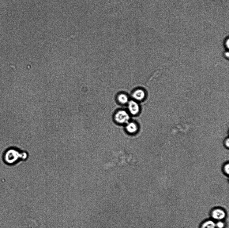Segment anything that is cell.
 Returning a JSON list of instances; mask_svg holds the SVG:
<instances>
[{"label": "cell", "mask_w": 229, "mask_h": 228, "mask_svg": "<svg viewBox=\"0 0 229 228\" xmlns=\"http://www.w3.org/2000/svg\"><path fill=\"white\" fill-rule=\"evenodd\" d=\"M28 157L29 154L27 152H20L15 149H11L7 151L5 154V159L7 163L13 164L19 160L25 161Z\"/></svg>", "instance_id": "6da1fadb"}, {"label": "cell", "mask_w": 229, "mask_h": 228, "mask_svg": "<svg viewBox=\"0 0 229 228\" xmlns=\"http://www.w3.org/2000/svg\"><path fill=\"white\" fill-rule=\"evenodd\" d=\"M129 119V114L124 110L118 111L115 115V121L120 124L128 123Z\"/></svg>", "instance_id": "7a4b0ae2"}, {"label": "cell", "mask_w": 229, "mask_h": 228, "mask_svg": "<svg viewBox=\"0 0 229 228\" xmlns=\"http://www.w3.org/2000/svg\"><path fill=\"white\" fill-rule=\"evenodd\" d=\"M226 213L224 210L220 208H217L213 210L211 212L212 218L217 220L223 219L226 217Z\"/></svg>", "instance_id": "3957f363"}, {"label": "cell", "mask_w": 229, "mask_h": 228, "mask_svg": "<svg viewBox=\"0 0 229 228\" xmlns=\"http://www.w3.org/2000/svg\"><path fill=\"white\" fill-rule=\"evenodd\" d=\"M129 108L130 113L134 115L138 114L140 110V108L138 104L133 101H131L130 102L129 104Z\"/></svg>", "instance_id": "277c9868"}, {"label": "cell", "mask_w": 229, "mask_h": 228, "mask_svg": "<svg viewBox=\"0 0 229 228\" xmlns=\"http://www.w3.org/2000/svg\"><path fill=\"white\" fill-rule=\"evenodd\" d=\"M126 128L127 131L130 134H134L138 129L137 125L133 122L128 123Z\"/></svg>", "instance_id": "5b68a950"}, {"label": "cell", "mask_w": 229, "mask_h": 228, "mask_svg": "<svg viewBox=\"0 0 229 228\" xmlns=\"http://www.w3.org/2000/svg\"><path fill=\"white\" fill-rule=\"evenodd\" d=\"M133 97L135 99L138 100H143L145 97V93L142 90L138 89L135 91L133 94Z\"/></svg>", "instance_id": "8992f818"}, {"label": "cell", "mask_w": 229, "mask_h": 228, "mask_svg": "<svg viewBox=\"0 0 229 228\" xmlns=\"http://www.w3.org/2000/svg\"><path fill=\"white\" fill-rule=\"evenodd\" d=\"M216 223L212 220H208L203 223L201 228H216Z\"/></svg>", "instance_id": "52a82bcc"}, {"label": "cell", "mask_w": 229, "mask_h": 228, "mask_svg": "<svg viewBox=\"0 0 229 228\" xmlns=\"http://www.w3.org/2000/svg\"><path fill=\"white\" fill-rule=\"evenodd\" d=\"M221 170L223 174L228 176L229 173V163L228 161L225 162L221 168Z\"/></svg>", "instance_id": "ba28073f"}, {"label": "cell", "mask_w": 229, "mask_h": 228, "mask_svg": "<svg viewBox=\"0 0 229 228\" xmlns=\"http://www.w3.org/2000/svg\"><path fill=\"white\" fill-rule=\"evenodd\" d=\"M118 99L119 102L122 104L126 103L128 101V97L124 94H120Z\"/></svg>", "instance_id": "9c48e42d"}, {"label": "cell", "mask_w": 229, "mask_h": 228, "mask_svg": "<svg viewBox=\"0 0 229 228\" xmlns=\"http://www.w3.org/2000/svg\"><path fill=\"white\" fill-rule=\"evenodd\" d=\"M223 145L225 148L228 150L229 147V139L228 136L224 139Z\"/></svg>", "instance_id": "30bf717a"}, {"label": "cell", "mask_w": 229, "mask_h": 228, "mask_svg": "<svg viewBox=\"0 0 229 228\" xmlns=\"http://www.w3.org/2000/svg\"><path fill=\"white\" fill-rule=\"evenodd\" d=\"M216 226L217 228H223L225 226V223L222 221H220L216 223Z\"/></svg>", "instance_id": "8fae6325"}]
</instances>
